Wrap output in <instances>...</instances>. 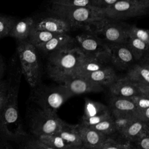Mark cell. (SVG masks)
Returning a JSON list of instances; mask_svg holds the SVG:
<instances>
[{"label":"cell","mask_w":149,"mask_h":149,"mask_svg":"<svg viewBox=\"0 0 149 149\" xmlns=\"http://www.w3.org/2000/svg\"><path fill=\"white\" fill-rule=\"evenodd\" d=\"M42 142L54 149H77L56 134L42 135L37 137Z\"/></svg>","instance_id":"d4e9b609"},{"label":"cell","mask_w":149,"mask_h":149,"mask_svg":"<svg viewBox=\"0 0 149 149\" xmlns=\"http://www.w3.org/2000/svg\"><path fill=\"white\" fill-rule=\"evenodd\" d=\"M63 85L72 96L84 93L100 92L103 90V86L80 76H75L67 80L63 83Z\"/></svg>","instance_id":"8fae6325"},{"label":"cell","mask_w":149,"mask_h":149,"mask_svg":"<svg viewBox=\"0 0 149 149\" xmlns=\"http://www.w3.org/2000/svg\"><path fill=\"white\" fill-rule=\"evenodd\" d=\"M100 149H132L129 141L108 137Z\"/></svg>","instance_id":"4dcf8cb0"},{"label":"cell","mask_w":149,"mask_h":149,"mask_svg":"<svg viewBox=\"0 0 149 149\" xmlns=\"http://www.w3.org/2000/svg\"><path fill=\"white\" fill-rule=\"evenodd\" d=\"M31 91L30 98L39 108L56 113L58 109L72 95L64 85L44 86L41 84Z\"/></svg>","instance_id":"277c9868"},{"label":"cell","mask_w":149,"mask_h":149,"mask_svg":"<svg viewBox=\"0 0 149 149\" xmlns=\"http://www.w3.org/2000/svg\"><path fill=\"white\" fill-rule=\"evenodd\" d=\"M0 149H13L7 140L1 139L0 140Z\"/></svg>","instance_id":"ab89813d"},{"label":"cell","mask_w":149,"mask_h":149,"mask_svg":"<svg viewBox=\"0 0 149 149\" xmlns=\"http://www.w3.org/2000/svg\"><path fill=\"white\" fill-rule=\"evenodd\" d=\"M51 12L66 20L72 27H86L105 18L101 10L94 7H75L51 5Z\"/></svg>","instance_id":"3957f363"},{"label":"cell","mask_w":149,"mask_h":149,"mask_svg":"<svg viewBox=\"0 0 149 149\" xmlns=\"http://www.w3.org/2000/svg\"><path fill=\"white\" fill-rule=\"evenodd\" d=\"M34 28L58 34L68 33L72 27L66 20L55 16L43 18L37 22H35Z\"/></svg>","instance_id":"5bb4252c"},{"label":"cell","mask_w":149,"mask_h":149,"mask_svg":"<svg viewBox=\"0 0 149 149\" xmlns=\"http://www.w3.org/2000/svg\"><path fill=\"white\" fill-rule=\"evenodd\" d=\"M148 133H149L148 123L135 119L119 134L122 139L129 142Z\"/></svg>","instance_id":"ffe728a7"},{"label":"cell","mask_w":149,"mask_h":149,"mask_svg":"<svg viewBox=\"0 0 149 149\" xmlns=\"http://www.w3.org/2000/svg\"><path fill=\"white\" fill-rule=\"evenodd\" d=\"M148 6L132 0H118L101 11L105 18L118 20L144 15Z\"/></svg>","instance_id":"ba28073f"},{"label":"cell","mask_w":149,"mask_h":149,"mask_svg":"<svg viewBox=\"0 0 149 149\" xmlns=\"http://www.w3.org/2000/svg\"><path fill=\"white\" fill-rule=\"evenodd\" d=\"M116 132L120 134L133 120L136 119L133 116L125 114H112Z\"/></svg>","instance_id":"f1b7e54d"},{"label":"cell","mask_w":149,"mask_h":149,"mask_svg":"<svg viewBox=\"0 0 149 149\" xmlns=\"http://www.w3.org/2000/svg\"><path fill=\"white\" fill-rule=\"evenodd\" d=\"M140 61L129 69L125 77L136 85L140 94L149 95L148 55Z\"/></svg>","instance_id":"30bf717a"},{"label":"cell","mask_w":149,"mask_h":149,"mask_svg":"<svg viewBox=\"0 0 149 149\" xmlns=\"http://www.w3.org/2000/svg\"><path fill=\"white\" fill-rule=\"evenodd\" d=\"M128 24L104 18L87 26L90 31L102 39L108 45L125 44L127 38Z\"/></svg>","instance_id":"8992f818"},{"label":"cell","mask_w":149,"mask_h":149,"mask_svg":"<svg viewBox=\"0 0 149 149\" xmlns=\"http://www.w3.org/2000/svg\"><path fill=\"white\" fill-rule=\"evenodd\" d=\"M110 112L108 107L99 102L93 101L90 99L86 98L84 115L82 118H91L96 116H100Z\"/></svg>","instance_id":"cb8c5ba5"},{"label":"cell","mask_w":149,"mask_h":149,"mask_svg":"<svg viewBox=\"0 0 149 149\" xmlns=\"http://www.w3.org/2000/svg\"><path fill=\"white\" fill-rule=\"evenodd\" d=\"M127 37L137 38L149 45V32L148 30L142 29L136 25H129L127 29Z\"/></svg>","instance_id":"f546056e"},{"label":"cell","mask_w":149,"mask_h":149,"mask_svg":"<svg viewBox=\"0 0 149 149\" xmlns=\"http://www.w3.org/2000/svg\"><path fill=\"white\" fill-rule=\"evenodd\" d=\"M110 49V62L116 68L126 69L135 61L125 44L108 45Z\"/></svg>","instance_id":"7c38bea8"},{"label":"cell","mask_w":149,"mask_h":149,"mask_svg":"<svg viewBox=\"0 0 149 149\" xmlns=\"http://www.w3.org/2000/svg\"><path fill=\"white\" fill-rule=\"evenodd\" d=\"M7 95H8V90L4 91L0 94V115L2 112V111L5 106V102L7 99Z\"/></svg>","instance_id":"f35d334b"},{"label":"cell","mask_w":149,"mask_h":149,"mask_svg":"<svg viewBox=\"0 0 149 149\" xmlns=\"http://www.w3.org/2000/svg\"><path fill=\"white\" fill-rule=\"evenodd\" d=\"M79 149H93V148H85V147H81V148H80Z\"/></svg>","instance_id":"ee69618b"},{"label":"cell","mask_w":149,"mask_h":149,"mask_svg":"<svg viewBox=\"0 0 149 149\" xmlns=\"http://www.w3.org/2000/svg\"><path fill=\"white\" fill-rule=\"evenodd\" d=\"M22 72L20 68L11 70L6 79L8 84L7 99L0 115V138L17 141L27 133L19 118L17 97Z\"/></svg>","instance_id":"6da1fadb"},{"label":"cell","mask_w":149,"mask_h":149,"mask_svg":"<svg viewBox=\"0 0 149 149\" xmlns=\"http://www.w3.org/2000/svg\"><path fill=\"white\" fill-rule=\"evenodd\" d=\"M34 23V20L30 17L24 18L16 23L15 22L8 36L19 41L26 40L29 38Z\"/></svg>","instance_id":"7402d4cb"},{"label":"cell","mask_w":149,"mask_h":149,"mask_svg":"<svg viewBox=\"0 0 149 149\" xmlns=\"http://www.w3.org/2000/svg\"><path fill=\"white\" fill-rule=\"evenodd\" d=\"M5 64L2 59L0 57V80H2L4 72H5Z\"/></svg>","instance_id":"b9f144b4"},{"label":"cell","mask_w":149,"mask_h":149,"mask_svg":"<svg viewBox=\"0 0 149 149\" xmlns=\"http://www.w3.org/2000/svg\"><path fill=\"white\" fill-rule=\"evenodd\" d=\"M17 51L22 74L32 87L41 84V73L37 48L29 40L20 41Z\"/></svg>","instance_id":"5b68a950"},{"label":"cell","mask_w":149,"mask_h":149,"mask_svg":"<svg viewBox=\"0 0 149 149\" xmlns=\"http://www.w3.org/2000/svg\"><path fill=\"white\" fill-rule=\"evenodd\" d=\"M132 149H149V133L129 141Z\"/></svg>","instance_id":"836d02e7"},{"label":"cell","mask_w":149,"mask_h":149,"mask_svg":"<svg viewBox=\"0 0 149 149\" xmlns=\"http://www.w3.org/2000/svg\"><path fill=\"white\" fill-rule=\"evenodd\" d=\"M76 40L84 55L110 57L108 45L95 34L90 31L83 33L76 36Z\"/></svg>","instance_id":"9c48e42d"},{"label":"cell","mask_w":149,"mask_h":149,"mask_svg":"<svg viewBox=\"0 0 149 149\" xmlns=\"http://www.w3.org/2000/svg\"><path fill=\"white\" fill-rule=\"evenodd\" d=\"M55 134L60 136L77 149L83 147L77 125H69L63 122L61 128Z\"/></svg>","instance_id":"44dd1931"},{"label":"cell","mask_w":149,"mask_h":149,"mask_svg":"<svg viewBox=\"0 0 149 149\" xmlns=\"http://www.w3.org/2000/svg\"><path fill=\"white\" fill-rule=\"evenodd\" d=\"M111 116H112V114L111 112H109L106 114L100 115V116H93V117L87 118H82L81 123L87 126H92L101 122L103 120H105L111 117Z\"/></svg>","instance_id":"d590c367"},{"label":"cell","mask_w":149,"mask_h":149,"mask_svg":"<svg viewBox=\"0 0 149 149\" xmlns=\"http://www.w3.org/2000/svg\"><path fill=\"white\" fill-rule=\"evenodd\" d=\"M15 22L10 17L0 15V38L8 36Z\"/></svg>","instance_id":"d6a6232c"},{"label":"cell","mask_w":149,"mask_h":149,"mask_svg":"<svg viewBox=\"0 0 149 149\" xmlns=\"http://www.w3.org/2000/svg\"><path fill=\"white\" fill-rule=\"evenodd\" d=\"M74 40L68 33L55 35L49 41L37 49L45 54L49 55L54 52L74 47Z\"/></svg>","instance_id":"9a60e30c"},{"label":"cell","mask_w":149,"mask_h":149,"mask_svg":"<svg viewBox=\"0 0 149 149\" xmlns=\"http://www.w3.org/2000/svg\"><path fill=\"white\" fill-rule=\"evenodd\" d=\"M48 56L47 70L49 76L56 82L63 83L76 76L84 54L79 47H73L54 52Z\"/></svg>","instance_id":"7a4b0ae2"},{"label":"cell","mask_w":149,"mask_h":149,"mask_svg":"<svg viewBox=\"0 0 149 149\" xmlns=\"http://www.w3.org/2000/svg\"><path fill=\"white\" fill-rule=\"evenodd\" d=\"M137 108H149V95L139 94L129 97Z\"/></svg>","instance_id":"e575fe53"},{"label":"cell","mask_w":149,"mask_h":149,"mask_svg":"<svg viewBox=\"0 0 149 149\" xmlns=\"http://www.w3.org/2000/svg\"><path fill=\"white\" fill-rule=\"evenodd\" d=\"M51 2L53 5L65 6L94 7L91 0H51Z\"/></svg>","instance_id":"1f68e13d"},{"label":"cell","mask_w":149,"mask_h":149,"mask_svg":"<svg viewBox=\"0 0 149 149\" xmlns=\"http://www.w3.org/2000/svg\"><path fill=\"white\" fill-rule=\"evenodd\" d=\"M110 62L109 56H96L84 55L77 69L76 76H84L108 66Z\"/></svg>","instance_id":"2e32d148"},{"label":"cell","mask_w":149,"mask_h":149,"mask_svg":"<svg viewBox=\"0 0 149 149\" xmlns=\"http://www.w3.org/2000/svg\"><path fill=\"white\" fill-rule=\"evenodd\" d=\"M108 87L113 96L129 98L140 94L136 85L125 77L116 79Z\"/></svg>","instance_id":"e0dca14e"},{"label":"cell","mask_w":149,"mask_h":149,"mask_svg":"<svg viewBox=\"0 0 149 149\" xmlns=\"http://www.w3.org/2000/svg\"><path fill=\"white\" fill-rule=\"evenodd\" d=\"M63 120L54 113L40 108L31 109L29 112V125L31 133L36 137L55 134Z\"/></svg>","instance_id":"52a82bcc"},{"label":"cell","mask_w":149,"mask_h":149,"mask_svg":"<svg viewBox=\"0 0 149 149\" xmlns=\"http://www.w3.org/2000/svg\"><path fill=\"white\" fill-rule=\"evenodd\" d=\"M19 149H54L42 142L36 136H30L27 134L17 141Z\"/></svg>","instance_id":"484cf974"},{"label":"cell","mask_w":149,"mask_h":149,"mask_svg":"<svg viewBox=\"0 0 149 149\" xmlns=\"http://www.w3.org/2000/svg\"><path fill=\"white\" fill-rule=\"evenodd\" d=\"M93 6L101 10L105 9L115 3L118 0H91Z\"/></svg>","instance_id":"74e56055"},{"label":"cell","mask_w":149,"mask_h":149,"mask_svg":"<svg viewBox=\"0 0 149 149\" xmlns=\"http://www.w3.org/2000/svg\"><path fill=\"white\" fill-rule=\"evenodd\" d=\"M132 1L149 6V0H132Z\"/></svg>","instance_id":"7bdbcfd3"},{"label":"cell","mask_w":149,"mask_h":149,"mask_svg":"<svg viewBox=\"0 0 149 149\" xmlns=\"http://www.w3.org/2000/svg\"><path fill=\"white\" fill-rule=\"evenodd\" d=\"M83 147L100 149L108 137L82 123L77 125Z\"/></svg>","instance_id":"4fadbf2b"},{"label":"cell","mask_w":149,"mask_h":149,"mask_svg":"<svg viewBox=\"0 0 149 149\" xmlns=\"http://www.w3.org/2000/svg\"><path fill=\"white\" fill-rule=\"evenodd\" d=\"M136 107L129 98L112 95L109 101V109L111 114H125L133 116Z\"/></svg>","instance_id":"d6986e66"},{"label":"cell","mask_w":149,"mask_h":149,"mask_svg":"<svg viewBox=\"0 0 149 149\" xmlns=\"http://www.w3.org/2000/svg\"><path fill=\"white\" fill-rule=\"evenodd\" d=\"M8 84L6 80H0V94L3 93L4 91L8 90Z\"/></svg>","instance_id":"60d3db41"},{"label":"cell","mask_w":149,"mask_h":149,"mask_svg":"<svg viewBox=\"0 0 149 149\" xmlns=\"http://www.w3.org/2000/svg\"><path fill=\"white\" fill-rule=\"evenodd\" d=\"M125 44L131 51L135 61H140L148 54L149 45L137 38L127 37Z\"/></svg>","instance_id":"603a6c76"},{"label":"cell","mask_w":149,"mask_h":149,"mask_svg":"<svg viewBox=\"0 0 149 149\" xmlns=\"http://www.w3.org/2000/svg\"><path fill=\"white\" fill-rule=\"evenodd\" d=\"M55 35H56V34L47 31L37 30L33 27L29 35V41L37 48L47 42Z\"/></svg>","instance_id":"4316f807"},{"label":"cell","mask_w":149,"mask_h":149,"mask_svg":"<svg viewBox=\"0 0 149 149\" xmlns=\"http://www.w3.org/2000/svg\"><path fill=\"white\" fill-rule=\"evenodd\" d=\"M133 116L139 120L148 123L149 120V108H136Z\"/></svg>","instance_id":"8d00e7d4"},{"label":"cell","mask_w":149,"mask_h":149,"mask_svg":"<svg viewBox=\"0 0 149 149\" xmlns=\"http://www.w3.org/2000/svg\"><path fill=\"white\" fill-rule=\"evenodd\" d=\"M88 126L107 137L116 132L112 116L95 125Z\"/></svg>","instance_id":"83f0119b"},{"label":"cell","mask_w":149,"mask_h":149,"mask_svg":"<svg viewBox=\"0 0 149 149\" xmlns=\"http://www.w3.org/2000/svg\"><path fill=\"white\" fill-rule=\"evenodd\" d=\"M102 86H109L117 79L113 69L108 65L100 70L80 76Z\"/></svg>","instance_id":"ac0fdd59"}]
</instances>
